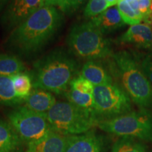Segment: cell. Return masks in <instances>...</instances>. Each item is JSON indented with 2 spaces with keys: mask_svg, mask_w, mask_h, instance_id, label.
I'll list each match as a JSON object with an SVG mask.
<instances>
[{
  "mask_svg": "<svg viewBox=\"0 0 152 152\" xmlns=\"http://www.w3.org/2000/svg\"><path fill=\"white\" fill-rule=\"evenodd\" d=\"M110 71L118 76L123 88L140 109H152V85L134 54L127 52L114 53Z\"/></svg>",
  "mask_w": 152,
  "mask_h": 152,
  "instance_id": "3",
  "label": "cell"
},
{
  "mask_svg": "<svg viewBox=\"0 0 152 152\" xmlns=\"http://www.w3.org/2000/svg\"><path fill=\"white\" fill-rule=\"evenodd\" d=\"M106 0H89L84 10L85 18H93L109 9Z\"/></svg>",
  "mask_w": 152,
  "mask_h": 152,
  "instance_id": "23",
  "label": "cell"
},
{
  "mask_svg": "<svg viewBox=\"0 0 152 152\" xmlns=\"http://www.w3.org/2000/svg\"><path fill=\"white\" fill-rule=\"evenodd\" d=\"M70 87L80 92L84 93V94H92L94 86L84 77L78 75L71 81Z\"/></svg>",
  "mask_w": 152,
  "mask_h": 152,
  "instance_id": "25",
  "label": "cell"
},
{
  "mask_svg": "<svg viewBox=\"0 0 152 152\" xmlns=\"http://www.w3.org/2000/svg\"><path fill=\"white\" fill-rule=\"evenodd\" d=\"M106 138L93 130L77 135L67 136L64 152H105Z\"/></svg>",
  "mask_w": 152,
  "mask_h": 152,
  "instance_id": "10",
  "label": "cell"
},
{
  "mask_svg": "<svg viewBox=\"0 0 152 152\" xmlns=\"http://www.w3.org/2000/svg\"><path fill=\"white\" fill-rule=\"evenodd\" d=\"M64 94L68 102L75 104V106H78L81 109L85 110V111L92 113L96 118V113H95L94 102L92 94H84V93L80 92L78 91L73 90L71 87H70V89L66 90L64 93ZM96 119H97V118H96Z\"/></svg>",
  "mask_w": 152,
  "mask_h": 152,
  "instance_id": "19",
  "label": "cell"
},
{
  "mask_svg": "<svg viewBox=\"0 0 152 152\" xmlns=\"http://www.w3.org/2000/svg\"><path fill=\"white\" fill-rule=\"evenodd\" d=\"M23 142L9 121L0 119V152H20Z\"/></svg>",
  "mask_w": 152,
  "mask_h": 152,
  "instance_id": "16",
  "label": "cell"
},
{
  "mask_svg": "<svg viewBox=\"0 0 152 152\" xmlns=\"http://www.w3.org/2000/svg\"><path fill=\"white\" fill-rule=\"evenodd\" d=\"M26 70L23 62L12 54H0V76L12 77L24 73Z\"/></svg>",
  "mask_w": 152,
  "mask_h": 152,
  "instance_id": "18",
  "label": "cell"
},
{
  "mask_svg": "<svg viewBox=\"0 0 152 152\" xmlns=\"http://www.w3.org/2000/svg\"><path fill=\"white\" fill-rule=\"evenodd\" d=\"M66 137L51 130L40 139L27 144L25 152H64Z\"/></svg>",
  "mask_w": 152,
  "mask_h": 152,
  "instance_id": "12",
  "label": "cell"
},
{
  "mask_svg": "<svg viewBox=\"0 0 152 152\" xmlns=\"http://www.w3.org/2000/svg\"><path fill=\"white\" fill-rule=\"evenodd\" d=\"M24 102L16 95L11 77L0 76V106L17 107Z\"/></svg>",
  "mask_w": 152,
  "mask_h": 152,
  "instance_id": "17",
  "label": "cell"
},
{
  "mask_svg": "<svg viewBox=\"0 0 152 152\" xmlns=\"http://www.w3.org/2000/svg\"><path fill=\"white\" fill-rule=\"evenodd\" d=\"M63 22L61 10L56 7L44 6L12 30L7 45L19 56H31L54 37Z\"/></svg>",
  "mask_w": 152,
  "mask_h": 152,
  "instance_id": "1",
  "label": "cell"
},
{
  "mask_svg": "<svg viewBox=\"0 0 152 152\" xmlns=\"http://www.w3.org/2000/svg\"><path fill=\"white\" fill-rule=\"evenodd\" d=\"M47 118L52 130L66 137L88 132L98 123L94 115L68 101L56 102Z\"/></svg>",
  "mask_w": 152,
  "mask_h": 152,
  "instance_id": "5",
  "label": "cell"
},
{
  "mask_svg": "<svg viewBox=\"0 0 152 152\" xmlns=\"http://www.w3.org/2000/svg\"><path fill=\"white\" fill-rule=\"evenodd\" d=\"M145 23H147L148 25H149V26H152V14L151 15V16L148 18V20H147V21L145 22Z\"/></svg>",
  "mask_w": 152,
  "mask_h": 152,
  "instance_id": "31",
  "label": "cell"
},
{
  "mask_svg": "<svg viewBox=\"0 0 152 152\" xmlns=\"http://www.w3.org/2000/svg\"><path fill=\"white\" fill-rule=\"evenodd\" d=\"M16 94L18 97L26 99L30 94L33 87V81L30 74L26 72L17 74L11 77Z\"/></svg>",
  "mask_w": 152,
  "mask_h": 152,
  "instance_id": "21",
  "label": "cell"
},
{
  "mask_svg": "<svg viewBox=\"0 0 152 152\" xmlns=\"http://www.w3.org/2000/svg\"><path fill=\"white\" fill-rule=\"evenodd\" d=\"M106 1H107L109 7H113V6H115L116 4H118V0H106Z\"/></svg>",
  "mask_w": 152,
  "mask_h": 152,
  "instance_id": "30",
  "label": "cell"
},
{
  "mask_svg": "<svg viewBox=\"0 0 152 152\" xmlns=\"http://www.w3.org/2000/svg\"><path fill=\"white\" fill-rule=\"evenodd\" d=\"M80 75L90 81L94 86L114 83L111 72L97 60L87 61Z\"/></svg>",
  "mask_w": 152,
  "mask_h": 152,
  "instance_id": "14",
  "label": "cell"
},
{
  "mask_svg": "<svg viewBox=\"0 0 152 152\" xmlns=\"http://www.w3.org/2000/svg\"><path fill=\"white\" fill-rule=\"evenodd\" d=\"M117 42L149 49L152 44V28L147 23L131 26L125 33L118 38Z\"/></svg>",
  "mask_w": 152,
  "mask_h": 152,
  "instance_id": "11",
  "label": "cell"
},
{
  "mask_svg": "<svg viewBox=\"0 0 152 152\" xmlns=\"http://www.w3.org/2000/svg\"><path fill=\"white\" fill-rule=\"evenodd\" d=\"M151 10H152V4H151Z\"/></svg>",
  "mask_w": 152,
  "mask_h": 152,
  "instance_id": "32",
  "label": "cell"
},
{
  "mask_svg": "<svg viewBox=\"0 0 152 152\" xmlns=\"http://www.w3.org/2000/svg\"><path fill=\"white\" fill-rule=\"evenodd\" d=\"M56 103V99L49 91L34 89L25 99V106L37 113H47Z\"/></svg>",
  "mask_w": 152,
  "mask_h": 152,
  "instance_id": "15",
  "label": "cell"
},
{
  "mask_svg": "<svg viewBox=\"0 0 152 152\" xmlns=\"http://www.w3.org/2000/svg\"><path fill=\"white\" fill-rule=\"evenodd\" d=\"M96 126L104 132L120 137H131L152 142V113L140 109L115 118L100 121Z\"/></svg>",
  "mask_w": 152,
  "mask_h": 152,
  "instance_id": "6",
  "label": "cell"
},
{
  "mask_svg": "<svg viewBox=\"0 0 152 152\" xmlns=\"http://www.w3.org/2000/svg\"><path fill=\"white\" fill-rule=\"evenodd\" d=\"M44 6V0H10L0 19L1 26L7 30H14Z\"/></svg>",
  "mask_w": 152,
  "mask_h": 152,
  "instance_id": "9",
  "label": "cell"
},
{
  "mask_svg": "<svg viewBox=\"0 0 152 152\" xmlns=\"http://www.w3.org/2000/svg\"><path fill=\"white\" fill-rule=\"evenodd\" d=\"M85 1V0H61L58 7L63 14L71 15L75 12Z\"/></svg>",
  "mask_w": 152,
  "mask_h": 152,
  "instance_id": "26",
  "label": "cell"
},
{
  "mask_svg": "<svg viewBox=\"0 0 152 152\" xmlns=\"http://www.w3.org/2000/svg\"><path fill=\"white\" fill-rule=\"evenodd\" d=\"M151 152H152V151H151Z\"/></svg>",
  "mask_w": 152,
  "mask_h": 152,
  "instance_id": "33",
  "label": "cell"
},
{
  "mask_svg": "<svg viewBox=\"0 0 152 152\" xmlns=\"http://www.w3.org/2000/svg\"><path fill=\"white\" fill-rule=\"evenodd\" d=\"M136 58L140 67L152 85V54L132 53Z\"/></svg>",
  "mask_w": 152,
  "mask_h": 152,
  "instance_id": "24",
  "label": "cell"
},
{
  "mask_svg": "<svg viewBox=\"0 0 152 152\" xmlns=\"http://www.w3.org/2000/svg\"><path fill=\"white\" fill-rule=\"evenodd\" d=\"M66 42L70 52L82 59H103L113 54L111 42L90 20L74 24Z\"/></svg>",
  "mask_w": 152,
  "mask_h": 152,
  "instance_id": "4",
  "label": "cell"
},
{
  "mask_svg": "<svg viewBox=\"0 0 152 152\" xmlns=\"http://www.w3.org/2000/svg\"><path fill=\"white\" fill-rule=\"evenodd\" d=\"M92 96L99 122L132 111V100L129 95L115 83L94 86Z\"/></svg>",
  "mask_w": 152,
  "mask_h": 152,
  "instance_id": "7",
  "label": "cell"
},
{
  "mask_svg": "<svg viewBox=\"0 0 152 152\" xmlns=\"http://www.w3.org/2000/svg\"><path fill=\"white\" fill-rule=\"evenodd\" d=\"M124 1H126L130 5V7L133 9V10L135 11L139 16H141L142 18V15L140 12V10H139V0H124ZM142 20H143V19H142Z\"/></svg>",
  "mask_w": 152,
  "mask_h": 152,
  "instance_id": "28",
  "label": "cell"
},
{
  "mask_svg": "<svg viewBox=\"0 0 152 152\" xmlns=\"http://www.w3.org/2000/svg\"><path fill=\"white\" fill-rule=\"evenodd\" d=\"M79 68L78 62L71 52L63 48L56 49L34 64L30 74L33 87L64 94L79 74Z\"/></svg>",
  "mask_w": 152,
  "mask_h": 152,
  "instance_id": "2",
  "label": "cell"
},
{
  "mask_svg": "<svg viewBox=\"0 0 152 152\" xmlns=\"http://www.w3.org/2000/svg\"><path fill=\"white\" fill-rule=\"evenodd\" d=\"M10 0H0V12L7 7Z\"/></svg>",
  "mask_w": 152,
  "mask_h": 152,
  "instance_id": "29",
  "label": "cell"
},
{
  "mask_svg": "<svg viewBox=\"0 0 152 152\" xmlns=\"http://www.w3.org/2000/svg\"><path fill=\"white\" fill-rule=\"evenodd\" d=\"M111 152H148L142 141L131 137H120L113 144Z\"/></svg>",
  "mask_w": 152,
  "mask_h": 152,
  "instance_id": "20",
  "label": "cell"
},
{
  "mask_svg": "<svg viewBox=\"0 0 152 152\" xmlns=\"http://www.w3.org/2000/svg\"><path fill=\"white\" fill-rule=\"evenodd\" d=\"M151 54H152V53H151Z\"/></svg>",
  "mask_w": 152,
  "mask_h": 152,
  "instance_id": "34",
  "label": "cell"
},
{
  "mask_svg": "<svg viewBox=\"0 0 152 152\" xmlns=\"http://www.w3.org/2000/svg\"><path fill=\"white\" fill-rule=\"evenodd\" d=\"M117 7L125 24L134 26V25L140 23V22L142 21V17L139 16L135 11L133 10V9L126 1L118 0Z\"/></svg>",
  "mask_w": 152,
  "mask_h": 152,
  "instance_id": "22",
  "label": "cell"
},
{
  "mask_svg": "<svg viewBox=\"0 0 152 152\" xmlns=\"http://www.w3.org/2000/svg\"><path fill=\"white\" fill-rule=\"evenodd\" d=\"M151 1L152 0H139V10L142 16V20L144 23L152 14Z\"/></svg>",
  "mask_w": 152,
  "mask_h": 152,
  "instance_id": "27",
  "label": "cell"
},
{
  "mask_svg": "<svg viewBox=\"0 0 152 152\" xmlns=\"http://www.w3.org/2000/svg\"><path fill=\"white\" fill-rule=\"evenodd\" d=\"M7 118L25 143L40 139L52 130L47 113H37L25 106H17L9 112Z\"/></svg>",
  "mask_w": 152,
  "mask_h": 152,
  "instance_id": "8",
  "label": "cell"
},
{
  "mask_svg": "<svg viewBox=\"0 0 152 152\" xmlns=\"http://www.w3.org/2000/svg\"><path fill=\"white\" fill-rule=\"evenodd\" d=\"M90 21L104 35L113 33L125 26L116 6L107 9L99 16L91 19Z\"/></svg>",
  "mask_w": 152,
  "mask_h": 152,
  "instance_id": "13",
  "label": "cell"
}]
</instances>
